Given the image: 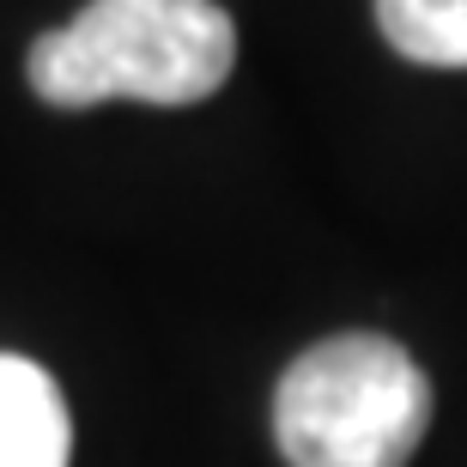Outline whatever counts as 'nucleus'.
Wrapping results in <instances>:
<instances>
[{
	"label": "nucleus",
	"mask_w": 467,
	"mask_h": 467,
	"mask_svg": "<svg viewBox=\"0 0 467 467\" xmlns=\"http://www.w3.org/2000/svg\"><path fill=\"white\" fill-rule=\"evenodd\" d=\"M237 67V25L219 0H91L86 13L31 43V86L55 109L201 104Z\"/></svg>",
	"instance_id": "1"
},
{
	"label": "nucleus",
	"mask_w": 467,
	"mask_h": 467,
	"mask_svg": "<svg viewBox=\"0 0 467 467\" xmlns=\"http://www.w3.org/2000/svg\"><path fill=\"white\" fill-rule=\"evenodd\" d=\"M425 425V370L382 334H334L297 352L274 395V431L292 467H407Z\"/></svg>",
	"instance_id": "2"
},
{
	"label": "nucleus",
	"mask_w": 467,
	"mask_h": 467,
	"mask_svg": "<svg viewBox=\"0 0 467 467\" xmlns=\"http://www.w3.org/2000/svg\"><path fill=\"white\" fill-rule=\"evenodd\" d=\"M67 400L43 364L0 352V467H67Z\"/></svg>",
	"instance_id": "3"
},
{
	"label": "nucleus",
	"mask_w": 467,
	"mask_h": 467,
	"mask_svg": "<svg viewBox=\"0 0 467 467\" xmlns=\"http://www.w3.org/2000/svg\"><path fill=\"white\" fill-rule=\"evenodd\" d=\"M377 25L419 67H467V0H377Z\"/></svg>",
	"instance_id": "4"
}]
</instances>
